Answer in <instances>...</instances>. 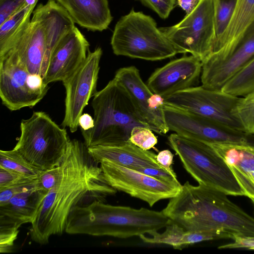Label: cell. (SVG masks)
Wrapping results in <instances>:
<instances>
[{
  "label": "cell",
  "mask_w": 254,
  "mask_h": 254,
  "mask_svg": "<svg viewBox=\"0 0 254 254\" xmlns=\"http://www.w3.org/2000/svg\"><path fill=\"white\" fill-rule=\"evenodd\" d=\"M103 51L98 47L89 51L87 57L79 67L63 81L65 89L64 115L61 126L75 132L78 121L90 99L97 91L100 62Z\"/></svg>",
  "instance_id": "obj_12"
},
{
  "label": "cell",
  "mask_w": 254,
  "mask_h": 254,
  "mask_svg": "<svg viewBox=\"0 0 254 254\" xmlns=\"http://www.w3.org/2000/svg\"><path fill=\"white\" fill-rule=\"evenodd\" d=\"M168 141L184 168L198 184L216 188L227 195H245L228 166L208 143L176 133L170 135Z\"/></svg>",
  "instance_id": "obj_6"
},
{
  "label": "cell",
  "mask_w": 254,
  "mask_h": 254,
  "mask_svg": "<svg viewBox=\"0 0 254 254\" xmlns=\"http://www.w3.org/2000/svg\"><path fill=\"white\" fill-rule=\"evenodd\" d=\"M254 59V21L243 37L226 56L216 58L210 56L202 63V86L221 90L224 85Z\"/></svg>",
  "instance_id": "obj_13"
},
{
  "label": "cell",
  "mask_w": 254,
  "mask_h": 254,
  "mask_svg": "<svg viewBox=\"0 0 254 254\" xmlns=\"http://www.w3.org/2000/svg\"><path fill=\"white\" fill-rule=\"evenodd\" d=\"M254 90V59L230 79L221 90L236 96H244Z\"/></svg>",
  "instance_id": "obj_27"
},
{
  "label": "cell",
  "mask_w": 254,
  "mask_h": 254,
  "mask_svg": "<svg viewBox=\"0 0 254 254\" xmlns=\"http://www.w3.org/2000/svg\"><path fill=\"white\" fill-rule=\"evenodd\" d=\"M26 2L27 0H0V25Z\"/></svg>",
  "instance_id": "obj_36"
},
{
  "label": "cell",
  "mask_w": 254,
  "mask_h": 254,
  "mask_svg": "<svg viewBox=\"0 0 254 254\" xmlns=\"http://www.w3.org/2000/svg\"><path fill=\"white\" fill-rule=\"evenodd\" d=\"M32 180L35 179L27 178L13 171L0 167V189Z\"/></svg>",
  "instance_id": "obj_34"
},
{
  "label": "cell",
  "mask_w": 254,
  "mask_h": 254,
  "mask_svg": "<svg viewBox=\"0 0 254 254\" xmlns=\"http://www.w3.org/2000/svg\"><path fill=\"white\" fill-rule=\"evenodd\" d=\"M160 28L179 53H189L203 63L212 54L215 41L213 0H200L179 22Z\"/></svg>",
  "instance_id": "obj_8"
},
{
  "label": "cell",
  "mask_w": 254,
  "mask_h": 254,
  "mask_svg": "<svg viewBox=\"0 0 254 254\" xmlns=\"http://www.w3.org/2000/svg\"><path fill=\"white\" fill-rule=\"evenodd\" d=\"M47 192L39 182L0 205V225L19 229L24 224L31 223Z\"/></svg>",
  "instance_id": "obj_20"
},
{
  "label": "cell",
  "mask_w": 254,
  "mask_h": 254,
  "mask_svg": "<svg viewBox=\"0 0 254 254\" xmlns=\"http://www.w3.org/2000/svg\"><path fill=\"white\" fill-rule=\"evenodd\" d=\"M250 199L252 200V202L254 204V196L253 197H251Z\"/></svg>",
  "instance_id": "obj_43"
},
{
  "label": "cell",
  "mask_w": 254,
  "mask_h": 254,
  "mask_svg": "<svg viewBox=\"0 0 254 254\" xmlns=\"http://www.w3.org/2000/svg\"><path fill=\"white\" fill-rule=\"evenodd\" d=\"M227 195L216 188L186 182L162 211L187 231H226L234 235L254 237V218Z\"/></svg>",
  "instance_id": "obj_2"
},
{
  "label": "cell",
  "mask_w": 254,
  "mask_h": 254,
  "mask_svg": "<svg viewBox=\"0 0 254 254\" xmlns=\"http://www.w3.org/2000/svg\"><path fill=\"white\" fill-rule=\"evenodd\" d=\"M74 22L93 31L107 29L113 19L108 0H57Z\"/></svg>",
  "instance_id": "obj_22"
},
{
  "label": "cell",
  "mask_w": 254,
  "mask_h": 254,
  "mask_svg": "<svg viewBox=\"0 0 254 254\" xmlns=\"http://www.w3.org/2000/svg\"><path fill=\"white\" fill-rule=\"evenodd\" d=\"M84 142L70 140L60 164L58 181L43 198L31 223L30 238L45 245L50 238L65 232L73 208L98 200L104 201L117 190L105 181L100 166Z\"/></svg>",
  "instance_id": "obj_1"
},
{
  "label": "cell",
  "mask_w": 254,
  "mask_h": 254,
  "mask_svg": "<svg viewBox=\"0 0 254 254\" xmlns=\"http://www.w3.org/2000/svg\"><path fill=\"white\" fill-rule=\"evenodd\" d=\"M29 74L11 52L0 58V97L2 104L10 111L32 108L46 95L30 88L27 83Z\"/></svg>",
  "instance_id": "obj_14"
},
{
  "label": "cell",
  "mask_w": 254,
  "mask_h": 254,
  "mask_svg": "<svg viewBox=\"0 0 254 254\" xmlns=\"http://www.w3.org/2000/svg\"><path fill=\"white\" fill-rule=\"evenodd\" d=\"M174 155L169 150L166 149L160 151L156 155L157 162L168 172L175 173L171 167L173 164Z\"/></svg>",
  "instance_id": "obj_39"
},
{
  "label": "cell",
  "mask_w": 254,
  "mask_h": 254,
  "mask_svg": "<svg viewBox=\"0 0 254 254\" xmlns=\"http://www.w3.org/2000/svg\"><path fill=\"white\" fill-rule=\"evenodd\" d=\"M254 21V0H237L231 21L215 43L211 56L222 58L229 54Z\"/></svg>",
  "instance_id": "obj_23"
},
{
  "label": "cell",
  "mask_w": 254,
  "mask_h": 254,
  "mask_svg": "<svg viewBox=\"0 0 254 254\" xmlns=\"http://www.w3.org/2000/svg\"><path fill=\"white\" fill-rule=\"evenodd\" d=\"M163 112L169 130L178 134L207 143H234L254 146V135L165 104Z\"/></svg>",
  "instance_id": "obj_10"
},
{
  "label": "cell",
  "mask_w": 254,
  "mask_h": 254,
  "mask_svg": "<svg viewBox=\"0 0 254 254\" xmlns=\"http://www.w3.org/2000/svg\"><path fill=\"white\" fill-rule=\"evenodd\" d=\"M99 164L103 177L109 186L145 201L150 206L161 200L175 196L182 185L157 179L107 160H102Z\"/></svg>",
  "instance_id": "obj_11"
},
{
  "label": "cell",
  "mask_w": 254,
  "mask_h": 254,
  "mask_svg": "<svg viewBox=\"0 0 254 254\" xmlns=\"http://www.w3.org/2000/svg\"><path fill=\"white\" fill-rule=\"evenodd\" d=\"M78 125L81 130L90 129L94 127V119L87 113L82 114L79 119Z\"/></svg>",
  "instance_id": "obj_41"
},
{
  "label": "cell",
  "mask_w": 254,
  "mask_h": 254,
  "mask_svg": "<svg viewBox=\"0 0 254 254\" xmlns=\"http://www.w3.org/2000/svg\"><path fill=\"white\" fill-rule=\"evenodd\" d=\"M60 173V165L53 168L42 171L39 177L41 186L48 191L56 184Z\"/></svg>",
  "instance_id": "obj_37"
},
{
  "label": "cell",
  "mask_w": 254,
  "mask_h": 254,
  "mask_svg": "<svg viewBox=\"0 0 254 254\" xmlns=\"http://www.w3.org/2000/svg\"><path fill=\"white\" fill-rule=\"evenodd\" d=\"M18 233V229L9 226L0 225V253L12 252Z\"/></svg>",
  "instance_id": "obj_32"
},
{
  "label": "cell",
  "mask_w": 254,
  "mask_h": 254,
  "mask_svg": "<svg viewBox=\"0 0 254 254\" xmlns=\"http://www.w3.org/2000/svg\"><path fill=\"white\" fill-rule=\"evenodd\" d=\"M171 222L162 211L113 205L96 200L73 208L65 232L127 239L158 231Z\"/></svg>",
  "instance_id": "obj_3"
},
{
  "label": "cell",
  "mask_w": 254,
  "mask_h": 254,
  "mask_svg": "<svg viewBox=\"0 0 254 254\" xmlns=\"http://www.w3.org/2000/svg\"><path fill=\"white\" fill-rule=\"evenodd\" d=\"M165 98L159 94L153 93L148 100L149 108L155 112H163Z\"/></svg>",
  "instance_id": "obj_40"
},
{
  "label": "cell",
  "mask_w": 254,
  "mask_h": 254,
  "mask_svg": "<svg viewBox=\"0 0 254 254\" xmlns=\"http://www.w3.org/2000/svg\"><path fill=\"white\" fill-rule=\"evenodd\" d=\"M93 97L94 127L81 130L88 147L126 143L130 141L131 131L136 127L153 131L128 92L115 78Z\"/></svg>",
  "instance_id": "obj_4"
},
{
  "label": "cell",
  "mask_w": 254,
  "mask_h": 254,
  "mask_svg": "<svg viewBox=\"0 0 254 254\" xmlns=\"http://www.w3.org/2000/svg\"><path fill=\"white\" fill-rule=\"evenodd\" d=\"M48 31L45 20L36 8L23 35L9 51L15 54L31 74L42 76L47 51Z\"/></svg>",
  "instance_id": "obj_17"
},
{
  "label": "cell",
  "mask_w": 254,
  "mask_h": 254,
  "mask_svg": "<svg viewBox=\"0 0 254 254\" xmlns=\"http://www.w3.org/2000/svg\"><path fill=\"white\" fill-rule=\"evenodd\" d=\"M228 166L245 196H254V146L234 143H208Z\"/></svg>",
  "instance_id": "obj_18"
},
{
  "label": "cell",
  "mask_w": 254,
  "mask_h": 254,
  "mask_svg": "<svg viewBox=\"0 0 254 254\" xmlns=\"http://www.w3.org/2000/svg\"><path fill=\"white\" fill-rule=\"evenodd\" d=\"M234 242L220 246L219 249L246 248L254 250V237L235 235Z\"/></svg>",
  "instance_id": "obj_38"
},
{
  "label": "cell",
  "mask_w": 254,
  "mask_h": 254,
  "mask_svg": "<svg viewBox=\"0 0 254 254\" xmlns=\"http://www.w3.org/2000/svg\"><path fill=\"white\" fill-rule=\"evenodd\" d=\"M37 2L27 1L0 25V58L14 47L26 30Z\"/></svg>",
  "instance_id": "obj_25"
},
{
  "label": "cell",
  "mask_w": 254,
  "mask_h": 254,
  "mask_svg": "<svg viewBox=\"0 0 254 254\" xmlns=\"http://www.w3.org/2000/svg\"><path fill=\"white\" fill-rule=\"evenodd\" d=\"M240 97L195 86L177 92L165 99V104L244 131L235 115Z\"/></svg>",
  "instance_id": "obj_9"
},
{
  "label": "cell",
  "mask_w": 254,
  "mask_h": 254,
  "mask_svg": "<svg viewBox=\"0 0 254 254\" xmlns=\"http://www.w3.org/2000/svg\"><path fill=\"white\" fill-rule=\"evenodd\" d=\"M144 5L152 10L162 19L170 15L177 4V0H139Z\"/></svg>",
  "instance_id": "obj_31"
},
{
  "label": "cell",
  "mask_w": 254,
  "mask_h": 254,
  "mask_svg": "<svg viewBox=\"0 0 254 254\" xmlns=\"http://www.w3.org/2000/svg\"><path fill=\"white\" fill-rule=\"evenodd\" d=\"M0 167L33 179L39 178L42 171L13 148L10 150H0Z\"/></svg>",
  "instance_id": "obj_26"
},
{
  "label": "cell",
  "mask_w": 254,
  "mask_h": 254,
  "mask_svg": "<svg viewBox=\"0 0 254 254\" xmlns=\"http://www.w3.org/2000/svg\"><path fill=\"white\" fill-rule=\"evenodd\" d=\"M134 170L167 182L177 184L180 183L177 178L175 173H170L164 169L139 167L135 168Z\"/></svg>",
  "instance_id": "obj_35"
},
{
  "label": "cell",
  "mask_w": 254,
  "mask_h": 254,
  "mask_svg": "<svg viewBox=\"0 0 254 254\" xmlns=\"http://www.w3.org/2000/svg\"><path fill=\"white\" fill-rule=\"evenodd\" d=\"M243 97H240L235 110V115L244 132L254 135V90Z\"/></svg>",
  "instance_id": "obj_29"
},
{
  "label": "cell",
  "mask_w": 254,
  "mask_h": 254,
  "mask_svg": "<svg viewBox=\"0 0 254 254\" xmlns=\"http://www.w3.org/2000/svg\"><path fill=\"white\" fill-rule=\"evenodd\" d=\"M20 129V135L14 149L42 171L61 164L70 140L64 127L46 113L36 111L29 118L21 121Z\"/></svg>",
  "instance_id": "obj_7"
},
{
  "label": "cell",
  "mask_w": 254,
  "mask_h": 254,
  "mask_svg": "<svg viewBox=\"0 0 254 254\" xmlns=\"http://www.w3.org/2000/svg\"><path fill=\"white\" fill-rule=\"evenodd\" d=\"M89 44L75 26L60 41L53 53L43 77L44 82L63 81L85 60Z\"/></svg>",
  "instance_id": "obj_16"
},
{
  "label": "cell",
  "mask_w": 254,
  "mask_h": 254,
  "mask_svg": "<svg viewBox=\"0 0 254 254\" xmlns=\"http://www.w3.org/2000/svg\"><path fill=\"white\" fill-rule=\"evenodd\" d=\"M202 66V62L198 58L184 56L156 69L149 77L147 85L152 93L165 99L193 87L201 73Z\"/></svg>",
  "instance_id": "obj_15"
},
{
  "label": "cell",
  "mask_w": 254,
  "mask_h": 254,
  "mask_svg": "<svg viewBox=\"0 0 254 254\" xmlns=\"http://www.w3.org/2000/svg\"><path fill=\"white\" fill-rule=\"evenodd\" d=\"M117 56L158 61L179 54L150 15L132 9L117 22L111 40Z\"/></svg>",
  "instance_id": "obj_5"
},
{
  "label": "cell",
  "mask_w": 254,
  "mask_h": 254,
  "mask_svg": "<svg viewBox=\"0 0 254 254\" xmlns=\"http://www.w3.org/2000/svg\"><path fill=\"white\" fill-rule=\"evenodd\" d=\"M39 184V179L28 181L0 189V205L4 204L15 195Z\"/></svg>",
  "instance_id": "obj_33"
},
{
  "label": "cell",
  "mask_w": 254,
  "mask_h": 254,
  "mask_svg": "<svg viewBox=\"0 0 254 254\" xmlns=\"http://www.w3.org/2000/svg\"><path fill=\"white\" fill-rule=\"evenodd\" d=\"M88 149L98 163L105 159L132 169L139 167L165 169L157 162L156 154L143 150L130 141L120 145L89 147Z\"/></svg>",
  "instance_id": "obj_21"
},
{
  "label": "cell",
  "mask_w": 254,
  "mask_h": 254,
  "mask_svg": "<svg viewBox=\"0 0 254 254\" xmlns=\"http://www.w3.org/2000/svg\"><path fill=\"white\" fill-rule=\"evenodd\" d=\"M213 2L215 43L228 27L235 10L237 0H213Z\"/></svg>",
  "instance_id": "obj_28"
},
{
  "label": "cell",
  "mask_w": 254,
  "mask_h": 254,
  "mask_svg": "<svg viewBox=\"0 0 254 254\" xmlns=\"http://www.w3.org/2000/svg\"></svg>",
  "instance_id": "obj_44"
},
{
  "label": "cell",
  "mask_w": 254,
  "mask_h": 254,
  "mask_svg": "<svg viewBox=\"0 0 254 254\" xmlns=\"http://www.w3.org/2000/svg\"><path fill=\"white\" fill-rule=\"evenodd\" d=\"M139 236L140 239L146 243L163 244L171 246L175 249L182 250L189 245L203 241L219 239H227L230 237L227 231L189 232L178 224L171 222L162 233L153 232L149 234Z\"/></svg>",
  "instance_id": "obj_24"
},
{
  "label": "cell",
  "mask_w": 254,
  "mask_h": 254,
  "mask_svg": "<svg viewBox=\"0 0 254 254\" xmlns=\"http://www.w3.org/2000/svg\"><path fill=\"white\" fill-rule=\"evenodd\" d=\"M152 131L146 127H135L131 131L129 141L143 150H149L158 142L157 138Z\"/></svg>",
  "instance_id": "obj_30"
},
{
  "label": "cell",
  "mask_w": 254,
  "mask_h": 254,
  "mask_svg": "<svg viewBox=\"0 0 254 254\" xmlns=\"http://www.w3.org/2000/svg\"><path fill=\"white\" fill-rule=\"evenodd\" d=\"M200 0H177V4L179 5L186 14L190 13L197 5Z\"/></svg>",
  "instance_id": "obj_42"
},
{
  "label": "cell",
  "mask_w": 254,
  "mask_h": 254,
  "mask_svg": "<svg viewBox=\"0 0 254 254\" xmlns=\"http://www.w3.org/2000/svg\"><path fill=\"white\" fill-rule=\"evenodd\" d=\"M114 78L128 92L153 131L159 134H166L169 131L164 112H155L149 108L148 100L153 93L142 80L138 69L134 66L120 68L116 72Z\"/></svg>",
  "instance_id": "obj_19"
}]
</instances>
